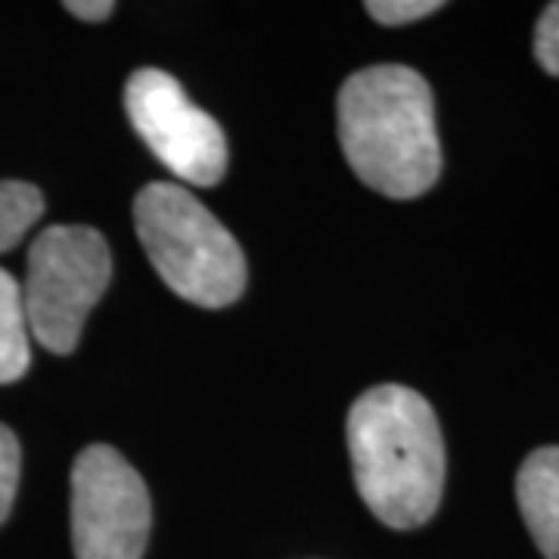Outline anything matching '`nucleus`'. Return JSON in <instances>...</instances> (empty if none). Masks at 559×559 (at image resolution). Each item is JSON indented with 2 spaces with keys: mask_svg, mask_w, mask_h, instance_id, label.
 Masks as SVG:
<instances>
[{
  "mask_svg": "<svg viewBox=\"0 0 559 559\" xmlns=\"http://www.w3.org/2000/svg\"><path fill=\"white\" fill-rule=\"evenodd\" d=\"M348 451L360 500L389 528H419L444 488V441L432 404L407 385H373L348 411Z\"/></svg>",
  "mask_w": 559,
  "mask_h": 559,
  "instance_id": "1",
  "label": "nucleus"
},
{
  "mask_svg": "<svg viewBox=\"0 0 559 559\" xmlns=\"http://www.w3.org/2000/svg\"><path fill=\"white\" fill-rule=\"evenodd\" d=\"M340 143L352 171L370 190L414 200L441 175L436 106L426 79L411 66H367L342 84Z\"/></svg>",
  "mask_w": 559,
  "mask_h": 559,
  "instance_id": "2",
  "label": "nucleus"
},
{
  "mask_svg": "<svg viewBox=\"0 0 559 559\" xmlns=\"http://www.w3.org/2000/svg\"><path fill=\"white\" fill-rule=\"evenodd\" d=\"M140 246L171 293L200 308H227L246 289L237 237L187 187L146 183L134 200Z\"/></svg>",
  "mask_w": 559,
  "mask_h": 559,
  "instance_id": "3",
  "label": "nucleus"
},
{
  "mask_svg": "<svg viewBox=\"0 0 559 559\" xmlns=\"http://www.w3.org/2000/svg\"><path fill=\"white\" fill-rule=\"evenodd\" d=\"M112 277V255L100 230L57 224L40 230L28 249L22 301L32 336L53 355L75 352L84 320Z\"/></svg>",
  "mask_w": 559,
  "mask_h": 559,
  "instance_id": "4",
  "label": "nucleus"
},
{
  "mask_svg": "<svg viewBox=\"0 0 559 559\" xmlns=\"http://www.w3.org/2000/svg\"><path fill=\"white\" fill-rule=\"evenodd\" d=\"M153 525L150 491L109 444L84 448L72 466L75 559H140Z\"/></svg>",
  "mask_w": 559,
  "mask_h": 559,
  "instance_id": "5",
  "label": "nucleus"
},
{
  "mask_svg": "<svg viewBox=\"0 0 559 559\" xmlns=\"http://www.w3.org/2000/svg\"><path fill=\"white\" fill-rule=\"evenodd\" d=\"M124 109L138 138L183 183L215 187L227 171V138L180 81L162 69H138L124 87Z\"/></svg>",
  "mask_w": 559,
  "mask_h": 559,
  "instance_id": "6",
  "label": "nucleus"
},
{
  "mask_svg": "<svg viewBox=\"0 0 559 559\" xmlns=\"http://www.w3.org/2000/svg\"><path fill=\"white\" fill-rule=\"evenodd\" d=\"M516 500L538 550L559 559V448H538L516 476Z\"/></svg>",
  "mask_w": 559,
  "mask_h": 559,
  "instance_id": "7",
  "label": "nucleus"
},
{
  "mask_svg": "<svg viewBox=\"0 0 559 559\" xmlns=\"http://www.w3.org/2000/svg\"><path fill=\"white\" fill-rule=\"evenodd\" d=\"M28 340H32V330L25 318L22 283H16L0 267V385L25 377L32 364Z\"/></svg>",
  "mask_w": 559,
  "mask_h": 559,
  "instance_id": "8",
  "label": "nucleus"
},
{
  "mask_svg": "<svg viewBox=\"0 0 559 559\" xmlns=\"http://www.w3.org/2000/svg\"><path fill=\"white\" fill-rule=\"evenodd\" d=\"M40 215H44V197L35 183L0 180V252L20 246Z\"/></svg>",
  "mask_w": 559,
  "mask_h": 559,
  "instance_id": "9",
  "label": "nucleus"
},
{
  "mask_svg": "<svg viewBox=\"0 0 559 559\" xmlns=\"http://www.w3.org/2000/svg\"><path fill=\"white\" fill-rule=\"evenodd\" d=\"M20 466L22 451L20 439L13 436L10 426L0 423V525L10 516L13 500H16V488H20Z\"/></svg>",
  "mask_w": 559,
  "mask_h": 559,
  "instance_id": "10",
  "label": "nucleus"
},
{
  "mask_svg": "<svg viewBox=\"0 0 559 559\" xmlns=\"http://www.w3.org/2000/svg\"><path fill=\"white\" fill-rule=\"evenodd\" d=\"M370 16L382 25H407V22L426 20L429 13H439V0H367L364 7Z\"/></svg>",
  "mask_w": 559,
  "mask_h": 559,
  "instance_id": "11",
  "label": "nucleus"
},
{
  "mask_svg": "<svg viewBox=\"0 0 559 559\" xmlns=\"http://www.w3.org/2000/svg\"><path fill=\"white\" fill-rule=\"evenodd\" d=\"M535 57L544 72L559 75V0L540 13L535 28Z\"/></svg>",
  "mask_w": 559,
  "mask_h": 559,
  "instance_id": "12",
  "label": "nucleus"
},
{
  "mask_svg": "<svg viewBox=\"0 0 559 559\" xmlns=\"http://www.w3.org/2000/svg\"><path fill=\"white\" fill-rule=\"evenodd\" d=\"M66 13L84 22H103L116 13V3L112 0H66Z\"/></svg>",
  "mask_w": 559,
  "mask_h": 559,
  "instance_id": "13",
  "label": "nucleus"
}]
</instances>
